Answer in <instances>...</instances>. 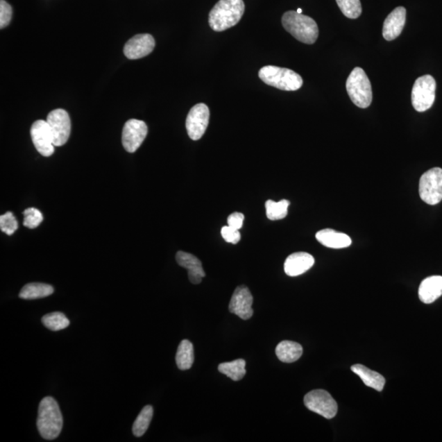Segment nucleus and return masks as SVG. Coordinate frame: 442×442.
I'll list each match as a JSON object with an SVG mask.
<instances>
[{
    "label": "nucleus",
    "instance_id": "obj_34",
    "mask_svg": "<svg viewBox=\"0 0 442 442\" xmlns=\"http://www.w3.org/2000/svg\"><path fill=\"white\" fill-rule=\"evenodd\" d=\"M297 12H298V13H302V12H303V10H302V9L298 8Z\"/></svg>",
    "mask_w": 442,
    "mask_h": 442
},
{
    "label": "nucleus",
    "instance_id": "obj_25",
    "mask_svg": "<svg viewBox=\"0 0 442 442\" xmlns=\"http://www.w3.org/2000/svg\"><path fill=\"white\" fill-rule=\"evenodd\" d=\"M153 416V408L152 405H146L141 410L138 417L136 418L133 425V434L137 437L142 436L150 425Z\"/></svg>",
    "mask_w": 442,
    "mask_h": 442
},
{
    "label": "nucleus",
    "instance_id": "obj_26",
    "mask_svg": "<svg viewBox=\"0 0 442 442\" xmlns=\"http://www.w3.org/2000/svg\"><path fill=\"white\" fill-rule=\"evenodd\" d=\"M289 205L290 202L285 199L278 203L268 200L266 203L267 218L271 221L282 220L288 215Z\"/></svg>",
    "mask_w": 442,
    "mask_h": 442
},
{
    "label": "nucleus",
    "instance_id": "obj_3",
    "mask_svg": "<svg viewBox=\"0 0 442 442\" xmlns=\"http://www.w3.org/2000/svg\"><path fill=\"white\" fill-rule=\"evenodd\" d=\"M282 24L295 39L307 44L316 43L318 27L316 21L297 11L286 12L282 17Z\"/></svg>",
    "mask_w": 442,
    "mask_h": 442
},
{
    "label": "nucleus",
    "instance_id": "obj_16",
    "mask_svg": "<svg viewBox=\"0 0 442 442\" xmlns=\"http://www.w3.org/2000/svg\"><path fill=\"white\" fill-rule=\"evenodd\" d=\"M176 259L179 266L188 271L189 279L192 284H199L206 276L201 261L194 255L180 250L177 253Z\"/></svg>",
    "mask_w": 442,
    "mask_h": 442
},
{
    "label": "nucleus",
    "instance_id": "obj_2",
    "mask_svg": "<svg viewBox=\"0 0 442 442\" xmlns=\"http://www.w3.org/2000/svg\"><path fill=\"white\" fill-rule=\"evenodd\" d=\"M63 418L60 408L51 396L41 400L39 405L37 428L45 440L56 439L61 434Z\"/></svg>",
    "mask_w": 442,
    "mask_h": 442
},
{
    "label": "nucleus",
    "instance_id": "obj_14",
    "mask_svg": "<svg viewBox=\"0 0 442 442\" xmlns=\"http://www.w3.org/2000/svg\"><path fill=\"white\" fill-rule=\"evenodd\" d=\"M155 40L151 35H136L127 43L124 47V54L127 58L135 60L148 56L153 51L155 48Z\"/></svg>",
    "mask_w": 442,
    "mask_h": 442
},
{
    "label": "nucleus",
    "instance_id": "obj_30",
    "mask_svg": "<svg viewBox=\"0 0 442 442\" xmlns=\"http://www.w3.org/2000/svg\"><path fill=\"white\" fill-rule=\"evenodd\" d=\"M0 229L8 235L15 233L18 229V223L12 212H8L0 216Z\"/></svg>",
    "mask_w": 442,
    "mask_h": 442
},
{
    "label": "nucleus",
    "instance_id": "obj_28",
    "mask_svg": "<svg viewBox=\"0 0 442 442\" xmlns=\"http://www.w3.org/2000/svg\"><path fill=\"white\" fill-rule=\"evenodd\" d=\"M341 12L350 19H357L362 13L359 0H336Z\"/></svg>",
    "mask_w": 442,
    "mask_h": 442
},
{
    "label": "nucleus",
    "instance_id": "obj_29",
    "mask_svg": "<svg viewBox=\"0 0 442 442\" xmlns=\"http://www.w3.org/2000/svg\"><path fill=\"white\" fill-rule=\"evenodd\" d=\"M24 216V225L29 229H35V228L38 227L44 220L43 214L40 210L34 207L25 210Z\"/></svg>",
    "mask_w": 442,
    "mask_h": 442
},
{
    "label": "nucleus",
    "instance_id": "obj_27",
    "mask_svg": "<svg viewBox=\"0 0 442 442\" xmlns=\"http://www.w3.org/2000/svg\"><path fill=\"white\" fill-rule=\"evenodd\" d=\"M42 323L47 329L52 331L65 330L70 325V321L68 320L65 314L61 312L45 314L42 318Z\"/></svg>",
    "mask_w": 442,
    "mask_h": 442
},
{
    "label": "nucleus",
    "instance_id": "obj_7",
    "mask_svg": "<svg viewBox=\"0 0 442 442\" xmlns=\"http://www.w3.org/2000/svg\"><path fill=\"white\" fill-rule=\"evenodd\" d=\"M419 195L423 202L430 205H436L441 202V168H432L421 176L419 181Z\"/></svg>",
    "mask_w": 442,
    "mask_h": 442
},
{
    "label": "nucleus",
    "instance_id": "obj_17",
    "mask_svg": "<svg viewBox=\"0 0 442 442\" xmlns=\"http://www.w3.org/2000/svg\"><path fill=\"white\" fill-rule=\"evenodd\" d=\"M314 264V259L311 254L307 253H296L291 254L286 259L284 271L287 275L296 277L306 273Z\"/></svg>",
    "mask_w": 442,
    "mask_h": 442
},
{
    "label": "nucleus",
    "instance_id": "obj_18",
    "mask_svg": "<svg viewBox=\"0 0 442 442\" xmlns=\"http://www.w3.org/2000/svg\"><path fill=\"white\" fill-rule=\"evenodd\" d=\"M442 295V276L435 275L423 280L418 289V297L425 304L434 303Z\"/></svg>",
    "mask_w": 442,
    "mask_h": 442
},
{
    "label": "nucleus",
    "instance_id": "obj_6",
    "mask_svg": "<svg viewBox=\"0 0 442 442\" xmlns=\"http://www.w3.org/2000/svg\"><path fill=\"white\" fill-rule=\"evenodd\" d=\"M436 80L430 75H425L414 82L412 89L411 100L414 109L423 112L431 108L436 98Z\"/></svg>",
    "mask_w": 442,
    "mask_h": 442
},
{
    "label": "nucleus",
    "instance_id": "obj_9",
    "mask_svg": "<svg viewBox=\"0 0 442 442\" xmlns=\"http://www.w3.org/2000/svg\"><path fill=\"white\" fill-rule=\"evenodd\" d=\"M210 119L209 108L205 103L195 105L186 119V129L189 138L198 140L206 132Z\"/></svg>",
    "mask_w": 442,
    "mask_h": 442
},
{
    "label": "nucleus",
    "instance_id": "obj_21",
    "mask_svg": "<svg viewBox=\"0 0 442 442\" xmlns=\"http://www.w3.org/2000/svg\"><path fill=\"white\" fill-rule=\"evenodd\" d=\"M277 357L284 363L297 362L302 357L303 346L295 341H282L275 350Z\"/></svg>",
    "mask_w": 442,
    "mask_h": 442
},
{
    "label": "nucleus",
    "instance_id": "obj_4",
    "mask_svg": "<svg viewBox=\"0 0 442 442\" xmlns=\"http://www.w3.org/2000/svg\"><path fill=\"white\" fill-rule=\"evenodd\" d=\"M259 77L264 83L281 90L296 91L303 85L302 76L288 68L263 67L259 71Z\"/></svg>",
    "mask_w": 442,
    "mask_h": 442
},
{
    "label": "nucleus",
    "instance_id": "obj_11",
    "mask_svg": "<svg viewBox=\"0 0 442 442\" xmlns=\"http://www.w3.org/2000/svg\"><path fill=\"white\" fill-rule=\"evenodd\" d=\"M148 135V126L143 121H126L122 131V144L127 152L133 153L143 144Z\"/></svg>",
    "mask_w": 442,
    "mask_h": 442
},
{
    "label": "nucleus",
    "instance_id": "obj_10",
    "mask_svg": "<svg viewBox=\"0 0 442 442\" xmlns=\"http://www.w3.org/2000/svg\"><path fill=\"white\" fill-rule=\"evenodd\" d=\"M47 122L52 131L54 146L60 147L65 145L71 134V120L67 112L56 109L49 112Z\"/></svg>",
    "mask_w": 442,
    "mask_h": 442
},
{
    "label": "nucleus",
    "instance_id": "obj_19",
    "mask_svg": "<svg viewBox=\"0 0 442 442\" xmlns=\"http://www.w3.org/2000/svg\"><path fill=\"white\" fill-rule=\"evenodd\" d=\"M316 237L318 243L330 248H345L352 244V239L348 235L331 229L318 231Z\"/></svg>",
    "mask_w": 442,
    "mask_h": 442
},
{
    "label": "nucleus",
    "instance_id": "obj_5",
    "mask_svg": "<svg viewBox=\"0 0 442 442\" xmlns=\"http://www.w3.org/2000/svg\"><path fill=\"white\" fill-rule=\"evenodd\" d=\"M350 100L361 108L371 106L373 100L372 86L366 73L361 67H355L350 72L346 83Z\"/></svg>",
    "mask_w": 442,
    "mask_h": 442
},
{
    "label": "nucleus",
    "instance_id": "obj_1",
    "mask_svg": "<svg viewBox=\"0 0 442 442\" xmlns=\"http://www.w3.org/2000/svg\"><path fill=\"white\" fill-rule=\"evenodd\" d=\"M245 11L244 0H220L209 13L213 31H224L238 24Z\"/></svg>",
    "mask_w": 442,
    "mask_h": 442
},
{
    "label": "nucleus",
    "instance_id": "obj_24",
    "mask_svg": "<svg viewBox=\"0 0 442 442\" xmlns=\"http://www.w3.org/2000/svg\"><path fill=\"white\" fill-rule=\"evenodd\" d=\"M246 362L243 359L219 364L218 371L234 381H239L246 375Z\"/></svg>",
    "mask_w": 442,
    "mask_h": 442
},
{
    "label": "nucleus",
    "instance_id": "obj_20",
    "mask_svg": "<svg viewBox=\"0 0 442 442\" xmlns=\"http://www.w3.org/2000/svg\"><path fill=\"white\" fill-rule=\"evenodd\" d=\"M352 371L362 378L364 384L378 391H382L385 385V378L380 373L373 371L362 364H355Z\"/></svg>",
    "mask_w": 442,
    "mask_h": 442
},
{
    "label": "nucleus",
    "instance_id": "obj_32",
    "mask_svg": "<svg viewBox=\"0 0 442 442\" xmlns=\"http://www.w3.org/2000/svg\"><path fill=\"white\" fill-rule=\"evenodd\" d=\"M221 235L227 243L233 244H238L241 239V235L239 230L234 229L229 226H224L221 229Z\"/></svg>",
    "mask_w": 442,
    "mask_h": 442
},
{
    "label": "nucleus",
    "instance_id": "obj_15",
    "mask_svg": "<svg viewBox=\"0 0 442 442\" xmlns=\"http://www.w3.org/2000/svg\"><path fill=\"white\" fill-rule=\"evenodd\" d=\"M407 21V9L398 7L386 18L382 35L387 41L394 40L402 34Z\"/></svg>",
    "mask_w": 442,
    "mask_h": 442
},
{
    "label": "nucleus",
    "instance_id": "obj_8",
    "mask_svg": "<svg viewBox=\"0 0 442 442\" xmlns=\"http://www.w3.org/2000/svg\"><path fill=\"white\" fill-rule=\"evenodd\" d=\"M304 403L307 408L323 418L330 419L338 413V404L332 396L325 390H314L305 396Z\"/></svg>",
    "mask_w": 442,
    "mask_h": 442
},
{
    "label": "nucleus",
    "instance_id": "obj_33",
    "mask_svg": "<svg viewBox=\"0 0 442 442\" xmlns=\"http://www.w3.org/2000/svg\"><path fill=\"white\" fill-rule=\"evenodd\" d=\"M244 221V214L240 212H234L232 213L231 215L228 217V226L234 228L236 230H240L241 227H243Z\"/></svg>",
    "mask_w": 442,
    "mask_h": 442
},
{
    "label": "nucleus",
    "instance_id": "obj_13",
    "mask_svg": "<svg viewBox=\"0 0 442 442\" xmlns=\"http://www.w3.org/2000/svg\"><path fill=\"white\" fill-rule=\"evenodd\" d=\"M253 297L248 287L239 286L232 296L229 309L241 320L247 321L253 316Z\"/></svg>",
    "mask_w": 442,
    "mask_h": 442
},
{
    "label": "nucleus",
    "instance_id": "obj_12",
    "mask_svg": "<svg viewBox=\"0 0 442 442\" xmlns=\"http://www.w3.org/2000/svg\"><path fill=\"white\" fill-rule=\"evenodd\" d=\"M31 135L35 148L42 156H52L56 146H54L52 131L50 130L47 121H35L31 126Z\"/></svg>",
    "mask_w": 442,
    "mask_h": 442
},
{
    "label": "nucleus",
    "instance_id": "obj_23",
    "mask_svg": "<svg viewBox=\"0 0 442 442\" xmlns=\"http://www.w3.org/2000/svg\"><path fill=\"white\" fill-rule=\"evenodd\" d=\"M176 364L180 371L189 370L194 362V345L189 340L181 341L178 348L176 357Z\"/></svg>",
    "mask_w": 442,
    "mask_h": 442
},
{
    "label": "nucleus",
    "instance_id": "obj_22",
    "mask_svg": "<svg viewBox=\"0 0 442 442\" xmlns=\"http://www.w3.org/2000/svg\"><path fill=\"white\" fill-rule=\"evenodd\" d=\"M51 285L42 282H31L22 289L19 298L25 300H35L49 297L53 294Z\"/></svg>",
    "mask_w": 442,
    "mask_h": 442
},
{
    "label": "nucleus",
    "instance_id": "obj_31",
    "mask_svg": "<svg viewBox=\"0 0 442 442\" xmlns=\"http://www.w3.org/2000/svg\"><path fill=\"white\" fill-rule=\"evenodd\" d=\"M12 15V7L6 0H1L0 1V28L3 29L10 24Z\"/></svg>",
    "mask_w": 442,
    "mask_h": 442
}]
</instances>
